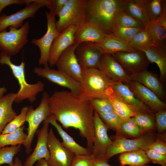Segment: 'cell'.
Returning <instances> with one entry per match:
<instances>
[{"label":"cell","mask_w":166,"mask_h":166,"mask_svg":"<svg viewBox=\"0 0 166 166\" xmlns=\"http://www.w3.org/2000/svg\"><path fill=\"white\" fill-rule=\"evenodd\" d=\"M49 97L48 93L45 92L42 94L41 101L37 108L34 109L31 105L28 107L26 119V121L28 123L27 134L22 144L27 154L32 151V144L39 125L51 115L48 102Z\"/></svg>","instance_id":"obj_5"},{"label":"cell","mask_w":166,"mask_h":166,"mask_svg":"<svg viewBox=\"0 0 166 166\" xmlns=\"http://www.w3.org/2000/svg\"><path fill=\"white\" fill-rule=\"evenodd\" d=\"M99 70L113 82L128 83L132 79L121 65L110 54H104L100 60Z\"/></svg>","instance_id":"obj_20"},{"label":"cell","mask_w":166,"mask_h":166,"mask_svg":"<svg viewBox=\"0 0 166 166\" xmlns=\"http://www.w3.org/2000/svg\"><path fill=\"white\" fill-rule=\"evenodd\" d=\"M37 166H48L46 161L44 159H41L37 161Z\"/></svg>","instance_id":"obj_51"},{"label":"cell","mask_w":166,"mask_h":166,"mask_svg":"<svg viewBox=\"0 0 166 166\" xmlns=\"http://www.w3.org/2000/svg\"><path fill=\"white\" fill-rule=\"evenodd\" d=\"M156 21L160 26L166 30V7L163 9Z\"/></svg>","instance_id":"obj_49"},{"label":"cell","mask_w":166,"mask_h":166,"mask_svg":"<svg viewBox=\"0 0 166 166\" xmlns=\"http://www.w3.org/2000/svg\"><path fill=\"white\" fill-rule=\"evenodd\" d=\"M68 0H45V6L49 10V12L55 16H58Z\"/></svg>","instance_id":"obj_44"},{"label":"cell","mask_w":166,"mask_h":166,"mask_svg":"<svg viewBox=\"0 0 166 166\" xmlns=\"http://www.w3.org/2000/svg\"><path fill=\"white\" fill-rule=\"evenodd\" d=\"M111 55L130 76L147 70L151 63L144 52H119Z\"/></svg>","instance_id":"obj_10"},{"label":"cell","mask_w":166,"mask_h":166,"mask_svg":"<svg viewBox=\"0 0 166 166\" xmlns=\"http://www.w3.org/2000/svg\"><path fill=\"white\" fill-rule=\"evenodd\" d=\"M111 86L116 94L131 109L134 113L151 111L136 97L126 84L121 82H117L113 83Z\"/></svg>","instance_id":"obj_23"},{"label":"cell","mask_w":166,"mask_h":166,"mask_svg":"<svg viewBox=\"0 0 166 166\" xmlns=\"http://www.w3.org/2000/svg\"><path fill=\"white\" fill-rule=\"evenodd\" d=\"M21 145L18 144L0 148V166L4 164H7L9 166H14L13 158L20 151Z\"/></svg>","instance_id":"obj_38"},{"label":"cell","mask_w":166,"mask_h":166,"mask_svg":"<svg viewBox=\"0 0 166 166\" xmlns=\"http://www.w3.org/2000/svg\"><path fill=\"white\" fill-rule=\"evenodd\" d=\"M75 53L81 67L99 69L100 60L104 53L96 44L89 42L78 43Z\"/></svg>","instance_id":"obj_16"},{"label":"cell","mask_w":166,"mask_h":166,"mask_svg":"<svg viewBox=\"0 0 166 166\" xmlns=\"http://www.w3.org/2000/svg\"><path fill=\"white\" fill-rule=\"evenodd\" d=\"M151 166L149 165L148 164H144L143 165H140V166Z\"/></svg>","instance_id":"obj_54"},{"label":"cell","mask_w":166,"mask_h":166,"mask_svg":"<svg viewBox=\"0 0 166 166\" xmlns=\"http://www.w3.org/2000/svg\"><path fill=\"white\" fill-rule=\"evenodd\" d=\"M77 26H71L66 29L55 39L50 51L48 64L50 67L55 63L62 53L75 42V34Z\"/></svg>","instance_id":"obj_19"},{"label":"cell","mask_w":166,"mask_h":166,"mask_svg":"<svg viewBox=\"0 0 166 166\" xmlns=\"http://www.w3.org/2000/svg\"><path fill=\"white\" fill-rule=\"evenodd\" d=\"M81 68V90L80 95L88 100L94 97H105L106 90L114 82L99 69Z\"/></svg>","instance_id":"obj_4"},{"label":"cell","mask_w":166,"mask_h":166,"mask_svg":"<svg viewBox=\"0 0 166 166\" xmlns=\"http://www.w3.org/2000/svg\"><path fill=\"white\" fill-rule=\"evenodd\" d=\"M117 24L128 28H144V26L140 21L127 14L124 10L119 14Z\"/></svg>","instance_id":"obj_42"},{"label":"cell","mask_w":166,"mask_h":166,"mask_svg":"<svg viewBox=\"0 0 166 166\" xmlns=\"http://www.w3.org/2000/svg\"><path fill=\"white\" fill-rule=\"evenodd\" d=\"M144 151L150 162L162 166H166V155L161 154L149 148Z\"/></svg>","instance_id":"obj_47"},{"label":"cell","mask_w":166,"mask_h":166,"mask_svg":"<svg viewBox=\"0 0 166 166\" xmlns=\"http://www.w3.org/2000/svg\"><path fill=\"white\" fill-rule=\"evenodd\" d=\"M134 114V120L143 134L154 133L156 129L155 113L151 111H143Z\"/></svg>","instance_id":"obj_30"},{"label":"cell","mask_w":166,"mask_h":166,"mask_svg":"<svg viewBox=\"0 0 166 166\" xmlns=\"http://www.w3.org/2000/svg\"><path fill=\"white\" fill-rule=\"evenodd\" d=\"M7 91V89L5 87H0V99L3 96L4 94Z\"/></svg>","instance_id":"obj_53"},{"label":"cell","mask_w":166,"mask_h":166,"mask_svg":"<svg viewBox=\"0 0 166 166\" xmlns=\"http://www.w3.org/2000/svg\"><path fill=\"white\" fill-rule=\"evenodd\" d=\"M9 28V31L0 32V50L11 57L18 53L27 43L30 24L27 21L20 28Z\"/></svg>","instance_id":"obj_8"},{"label":"cell","mask_w":166,"mask_h":166,"mask_svg":"<svg viewBox=\"0 0 166 166\" xmlns=\"http://www.w3.org/2000/svg\"><path fill=\"white\" fill-rule=\"evenodd\" d=\"M128 44L130 46L141 51L154 45L145 28L139 31Z\"/></svg>","instance_id":"obj_37"},{"label":"cell","mask_w":166,"mask_h":166,"mask_svg":"<svg viewBox=\"0 0 166 166\" xmlns=\"http://www.w3.org/2000/svg\"><path fill=\"white\" fill-rule=\"evenodd\" d=\"M34 72L38 76L68 89L75 95H79L81 93L80 83L61 70L53 69L48 65L44 66V68L35 67Z\"/></svg>","instance_id":"obj_11"},{"label":"cell","mask_w":166,"mask_h":166,"mask_svg":"<svg viewBox=\"0 0 166 166\" xmlns=\"http://www.w3.org/2000/svg\"><path fill=\"white\" fill-rule=\"evenodd\" d=\"M51 115L65 129L73 127L87 141L91 151L94 140V110L89 100L70 91H56L49 98Z\"/></svg>","instance_id":"obj_1"},{"label":"cell","mask_w":166,"mask_h":166,"mask_svg":"<svg viewBox=\"0 0 166 166\" xmlns=\"http://www.w3.org/2000/svg\"><path fill=\"white\" fill-rule=\"evenodd\" d=\"M107 35L96 23L86 22L77 26L75 34V42L77 43L84 42L98 43L101 42Z\"/></svg>","instance_id":"obj_21"},{"label":"cell","mask_w":166,"mask_h":166,"mask_svg":"<svg viewBox=\"0 0 166 166\" xmlns=\"http://www.w3.org/2000/svg\"><path fill=\"white\" fill-rule=\"evenodd\" d=\"M49 123L56 129L62 140L63 145L75 155H85L91 153V151L87 148L82 147L77 144L57 123L54 117L51 115L49 117Z\"/></svg>","instance_id":"obj_24"},{"label":"cell","mask_w":166,"mask_h":166,"mask_svg":"<svg viewBox=\"0 0 166 166\" xmlns=\"http://www.w3.org/2000/svg\"><path fill=\"white\" fill-rule=\"evenodd\" d=\"M108 161L105 158L93 159V166H111L108 163Z\"/></svg>","instance_id":"obj_50"},{"label":"cell","mask_w":166,"mask_h":166,"mask_svg":"<svg viewBox=\"0 0 166 166\" xmlns=\"http://www.w3.org/2000/svg\"><path fill=\"white\" fill-rule=\"evenodd\" d=\"M16 93H10L0 99V134L6 125L17 115L12 108Z\"/></svg>","instance_id":"obj_26"},{"label":"cell","mask_w":166,"mask_h":166,"mask_svg":"<svg viewBox=\"0 0 166 166\" xmlns=\"http://www.w3.org/2000/svg\"><path fill=\"white\" fill-rule=\"evenodd\" d=\"M48 117L44 121L41 128L38 129L36 134L37 136L36 145L33 152L26 159L23 166H33L38 160L49 159V153L48 147V136L49 123Z\"/></svg>","instance_id":"obj_18"},{"label":"cell","mask_w":166,"mask_h":166,"mask_svg":"<svg viewBox=\"0 0 166 166\" xmlns=\"http://www.w3.org/2000/svg\"><path fill=\"white\" fill-rule=\"evenodd\" d=\"M24 126H23L15 131L10 133L0 134V148L6 146H15L23 144L27 134L24 132Z\"/></svg>","instance_id":"obj_34"},{"label":"cell","mask_w":166,"mask_h":166,"mask_svg":"<svg viewBox=\"0 0 166 166\" xmlns=\"http://www.w3.org/2000/svg\"><path fill=\"white\" fill-rule=\"evenodd\" d=\"M95 44L102 49L104 54L110 55L119 52H136L140 50L109 34H107L101 42Z\"/></svg>","instance_id":"obj_27"},{"label":"cell","mask_w":166,"mask_h":166,"mask_svg":"<svg viewBox=\"0 0 166 166\" xmlns=\"http://www.w3.org/2000/svg\"><path fill=\"white\" fill-rule=\"evenodd\" d=\"M130 77L132 80L140 83L153 92L161 100L166 101V93L164 84L155 73L146 70Z\"/></svg>","instance_id":"obj_22"},{"label":"cell","mask_w":166,"mask_h":166,"mask_svg":"<svg viewBox=\"0 0 166 166\" xmlns=\"http://www.w3.org/2000/svg\"><path fill=\"white\" fill-rule=\"evenodd\" d=\"M152 44L157 47L166 45V30L155 21H149L144 26Z\"/></svg>","instance_id":"obj_31"},{"label":"cell","mask_w":166,"mask_h":166,"mask_svg":"<svg viewBox=\"0 0 166 166\" xmlns=\"http://www.w3.org/2000/svg\"><path fill=\"white\" fill-rule=\"evenodd\" d=\"M149 21H155L166 7L165 0H138Z\"/></svg>","instance_id":"obj_32"},{"label":"cell","mask_w":166,"mask_h":166,"mask_svg":"<svg viewBox=\"0 0 166 166\" xmlns=\"http://www.w3.org/2000/svg\"><path fill=\"white\" fill-rule=\"evenodd\" d=\"M94 123V140L91 155L93 159L103 158L105 157L112 141L108 135V128L95 111Z\"/></svg>","instance_id":"obj_14"},{"label":"cell","mask_w":166,"mask_h":166,"mask_svg":"<svg viewBox=\"0 0 166 166\" xmlns=\"http://www.w3.org/2000/svg\"><path fill=\"white\" fill-rule=\"evenodd\" d=\"M166 136L158 135L148 148L161 154L166 155Z\"/></svg>","instance_id":"obj_45"},{"label":"cell","mask_w":166,"mask_h":166,"mask_svg":"<svg viewBox=\"0 0 166 166\" xmlns=\"http://www.w3.org/2000/svg\"><path fill=\"white\" fill-rule=\"evenodd\" d=\"M48 147L49 153L48 166H70L75 155L64 147L55 135L52 128L49 132Z\"/></svg>","instance_id":"obj_12"},{"label":"cell","mask_w":166,"mask_h":166,"mask_svg":"<svg viewBox=\"0 0 166 166\" xmlns=\"http://www.w3.org/2000/svg\"><path fill=\"white\" fill-rule=\"evenodd\" d=\"M25 3L24 0H0V17L1 13L5 7L11 5H22Z\"/></svg>","instance_id":"obj_48"},{"label":"cell","mask_w":166,"mask_h":166,"mask_svg":"<svg viewBox=\"0 0 166 166\" xmlns=\"http://www.w3.org/2000/svg\"><path fill=\"white\" fill-rule=\"evenodd\" d=\"M166 45L162 47L152 45L142 51L144 52L148 60L156 63L158 66L160 73V79L164 84L166 78Z\"/></svg>","instance_id":"obj_25"},{"label":"cell","mask_w":166,"mask_h":166,"mask_svg":"<svg viewBox=\"0 0 166 166\" xmlns=\"http://www.w3.org/2000/svg\"><path fill=\"white\" fill-rule=\"evenodd\" d=\"M111 86L106 90L105 95L112 106L114 112L122 120L133 117L135 114L133 111L116 94Z\"/></svg>","instance_id":"obj_28"},{"label":"cell","mask_w":166,"mask_h":166,"mask_svg":"<svg viewBox=\"0 0 166 166\" xmlns=\"http://www.w3.org/2000/svg\"><path fill=\"white\" fill-rule=\"evenodd\" d=\"M86 0H68L56 22L59 32L62 33L70 26H78L86 22Z\"/></svg>","instance_id":"obj_6"},{"label":"cell","mask_w":166,"mask_h":166,"mask_svg":"<svg viewBox=\"0 0 166 166\" xmlns=\"http://www.w3.org/2000/svg\"><path fill=\"white\" fill-rule=\"evenodd\" d=\"M143 134L133 117L122 120L119 132L116 134L127 138L130 137L132 139L138 137Z\"/></svg>","instance_id":"obj_35"},{"label":"cell","mask_w":166,"mask_h":166,"mask_svg":"<svg viewBox=\"0 0 166 166\" xmlns=\"http://www.w3.org/2000/svg\"><path fill=\"white\" fill-rule=\"evenodd\" d=\"M107 128L112 129L117 134L122 119L114 112L107 113H97Z\"/></svg>","instance_id":"obj_41"},{"label":"cell","mask_w":166,"mask_h":166,"mask_svg":"<svg viewBox=\"0 0 166 166\" xmlns=\"http://www.w3.org/2000/svg\"><path fill=\"white\" fill-rule=\"evenodd\" d=\"M156 128L158 135L166 136V110H162L155 113Z\"/></svg>","instance_id":"obj_43"},{"label":"cell","mask_w":166,"mask_h":166,"mask_svg":"<svg viewBox=\"0 0 166 166\" xmlns=\"http://www.w3.org/2000/svg\"><path fill=\"white\" fill-rule=\"evenodd\" d=\"M28 109V107L26 106L23 107L20 114L6 125L2 133L7 134L11 133L23 126L26 121Z\"/></svg>","instance_id":"obj_39"},{"label":"cell","mask_w":166,"mask_h":166,"mask_svg":"<svg viewBox=\"0 0 166 166\" xmlns=\"http://www.w3.org/2000/svg\"><path fill=\"white\" fill-rule=\"evenodd\" d=\"M127 85L135 96L154 113L166 110V104L153 92L140 83L132 80Z\"/></svg>","instance_id":"obj_17"},{"label":"cell","mask_w":166,"mask_h":166,"mask_svg":"<svg viewBox=\"0 0 166 166\" xmlns=\"http://www.w3.org/2000/svg\"><path fill=\"white\" fill-rule=\"evenodd\" d=\"M11 57L4 52L0 53V64L7 65L10 67L20 85L14 102L19 103L26 99L33 103L36 100L37 95L43 91L45 85L40 81L34 84L28 83L25 75V62L22 61L19 65H15L11 61Z\"/></svg>","instance_id":"obj_3"},{"label":"cell","mask_w":166,"mask_h":166,"mask_svg":"<svg viewBox=\"0 0 166 166\" xmlns=\"http://www.w3.org/2000/svg\"><path fill=\"white\" fill-rule=\"evenodd\" d=\"M124 11L140 21L144 26L149 21L142 6L138 0H126Z\"/></svg>","instance_id":"obj_33"},{"label":"cell","mask_w":166,"mask_h":166,"mask_svg":"<svg viewBox=\"0 0 166 166\" xmlns=\"http://www.w3.org/2000/svg\"><path fill=\"white\" fill-rule=\"evenodd\" d=\"M25 7L10 15L3 14L0 17V32L8 27L18 29L23 25L24 21L33 18L38 10L45 6L40 0H26Z\"/></svg>","instance_id":"obj_9"},{"label":"cell","mask_w":166,"mask_h":166,"mask_svg":"<svg viewBox=\"0 0 166 166\" xmlns=\"http://www.w3.org/2000/svg\"><path fill=\"white\" fill-rule=\"evenodd\" d=\"M126 0H86V22L99 25L107 34H111L117 24L118 16L124 10Z\"/></svg>","instance_id":"obj_2"},{"label":"cell","mask_w":166,"mask_h":166,"mask_svg":"<svg viewBox=\"0 0 166 166\" xmlns=\"http://www.w3.org/2000/svg\"><path fill=\"white\" fill-rule=\"evenodd\" d=\"M89 101L94 111L104 113L114 112L112 106L105 97L91 98Z\"/></svg>","instance_id":"obj_40"},{"label":"cell","mask_w":166,"mask_h":166,"mask_svg":"<svg viewBox=\"0 0 166 166\" xmlns=\"http://www.w3.org/2000/svg\"><path fill=\"white\" fill-rule=\"evenodd\" d=\"M156 137L154 133L144 134L132 139L116 135L113 136L114 140L104 158L109 160L111 157L118 154L138 149L144 150L148 148Z\"/></svg>","instance_id":"obj_7"},{"label":"cell","mask_w":166,"mask_h":166,"mask_svg":"<svg viewBox=\"0 0 166 166\" xmlns=\"http://www.w3.org/2000/svg\"><path fill=\"white\" fill-rule=\"evenodd\" d=\"M121 166H138L148 164L150 161L144 150L138 149L120 154Z\"/></svg>","instance_id":"obj_29"},{"label":"cell","mask_w":166,"mask_h":166,"mask_svg":"<svg viewBox=\"0 0 166 166\" xmlns=\"http://www.w3.org/2000/svg\"><path fill=\"white\" fill-rule=\"evenodd\" d=\"M14 162V166H23L21 161L17 157L15 158Z\"/></svg>","instance_id":"obj_52"},{"label":"cell","mask_w":166,"mask_h":166,"mask_svg":"<svg viewBox=\"0 0 166 166\" xmlns=\"http://www.w3.org/2000/svg\"><path fill=\"white\" fill-rule=\"evenodd\" d=\"M78 44L75 42L64 50L57 59L55 65L57 69L80 83L82 79V68L75 53Z\"/></svg>","instance_id":"obj_15"},{"label":"cell","mask_w":166,"mask_h":166,"mask_svg":"<svg viewBox=\"0 0 166 166\" xmlns=\"http://www.w3.org/2000/svg\"><path fill=\"white\" fill-rule=\"evenodd\" d=\"M47 20V30L45 34L39 39H33L31 43L38 46L40 56L38 61L40 65H48L50 51L55 39L60 34L57 30L55 16L49 12H46Z\"/></svg>","instance_id":"obj_13"},{"label":"cell","mask_w":166,"mask_h":166,"mask_svg":"<svg viewBox=\"0 0 166 166\" xmlns=\"http://www.w3.org/2000/svg\"><path fill=\"white\" fill-rule=\"evenodd\" d=\"M142 28H128L117 24L112 29L110 35L119 40L129 43Z\"/></svg>","instance_id":"obj_36"},{"label":"cell","mask_w":166,"mask_h":166,"mask_svg":"<svg viewBox=\"0 0 166 166\" xmlns=\"http://www.w3.org/2000/svg\"><path fill=\"white\" fill-rule=\"evenodd\" d=\"M93 158L91 154L75 155L70 166H93Z\"/></svg>","instance_id":"obj_46"}]
</instances>
